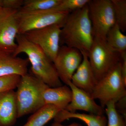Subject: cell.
Listing matches in <instances>:
<instances>
[{"label":"cell","instance_id":"cell-1","mask_svg":"<svg viewBox=\"0 0 126 126\" xmlns=\"http://www.w3.org/2000/svg\"><path fill=\"white\" fill-rule=\"evenodd\" d=\"M93 40L87 4L68 16L61 28L60 45L66 46L88 54Z\"/></svg>","mask_w":126,"mask_h":126},{"label":"cell","instance_id":"cell-2","mask_svg":"<svg viewBox=\"0 0 126 126\" xmlns=\"http://www.w3.org/2000/svg\"><path fill=\"white\" fill-rule=\"evenodd\" d=\"M17 47L13 53L17 56L24 53L31 64V73L50 87L63 86L54 64L38 46L30 41L23 34L16 38Z\"/></svg>","mask_w":126,"mask_h":126},{"label":"cell","instance_id":"cell-3","mask_svg":"<svg viewBox=\"0 0 126 126\" xmlns=\"http://www.w3.org/2000/svg\"><path fill=\"white\" fill-rule=\"evenodd\" d=\"M48 87L31 73L21 77L16 92L18 118L34 113L45 106L43 93Z\"/></svg>","mask_w":126,"mask_h":126},{"label":"cell","instance_id":"cell-4","mask_svg":"<svg viewBox=\"0 0 126 126\" xmlns=\"http://www.w3.org/2000/svg\"><path fill=\"white\" fill-rule=\"evenodd\" d=\"M126 88L122 78L120 62L97 82L91 96L94 100L98 99L100 106L105 109L109 102L113 101L116 103L126 96Z\"/></svg>","mask_w":126,"mask_h":126},{"label":"cell","instance_id":"cell-5","mask_svg":"<svg viewBox=\"0 0 126 126\" xmlns=\"http://www.w3.org/2000/svg\"><path fill=\"white\" fill-rule=\"evenodd\" d=\"M88 55L97 82L121 61V54L111 49L106 40L96 38H94Z\"/></svg>","mask_w":126,"mask_h":126},{"label":"cell","instance_id":"cell-6","mask_svg":"<svg viewBox=\"0 0 126 126\" xmlns=\"http://www.w3.org/2000/svg\"><path fill=\"white\" fill-rule=\"evenodd\" d=\"M70 13L52 10L42 11H26L19 10L16 13L19 34H24L32 31L55 24L63 26Z\"/></svg>","mask_w":126,"mask_h":126},{"label":"cell","instance_id":"cell-7","mask_svg":"<svg viewBox=\"0 0 126 126\" xmlns=\"http://www.w3.org/2000/svg\"><path fill=\"white\" fill-rule=\"evenodd\" d=\"M88 6L94 38L106 40L108 32L116 24L111 0H90Z\"/></svg>","mask_w":126,"mask_h":126},{"label":"cell","instance_id":"cell-8","mask_svg":"<svg viewBox=\"0 0 126 126\" xmlns=\"http://www.w3.org/2000/svg\"><path fill=\"white\" fill-rule=\"evenodd\" d=\"M63 26L61 24L52 25L23 35L27 40L38 46L54 63L60 47V33Z\"/></svg>","mask_w":126,"mask_h":126},{"label":"cell","instance_id":"cell-9","mask_svg":"<svg viewBox=\"0 0 126 126\" xmlns=\"http://www.w3.org/2000/svg\"><path fill=\"white\" fill-rule=\"evenodd\" d=\"M18 11L3 7L0 10V50L13 54L17 47L16 38L19 34Z\"/></svg>","mask_w":126,"mask_h":126},{"label":"cell","instance_id":"cell-10","mask_svg":"<svg viewBox=\"0 0 126 126\" xmlns=\"http://www.w3.org/2000/svg\"><path fill=\"white\" fill-rule=\"evenodd\" d=\"M78 50L65 45L60 46L54 62L55 67L61 81L67 85L82 60Z\"/></svg>","mask_w":126,"mask_h":126},{"label":"cell","instance_id":"cell-11","mask_svg":"<svg viewBox=\"0 0 126 126\" xmlns=\"http://www.w3.org/2000/svg\"><path fill=\"white\" fill-rule=\"evenodd\" d=\"M67 86L70 88L72 92L71 101L65 110L71 112H75L78 110H83L90 114L103 115L105 110L98 105L91 94L77 87L69 81Z\"/></svg>","mask_w":126,"mask_h":126},{"label":"cell","instance_id":"cell-12","mask_svg":"<svg viewBox=\"0 0 126 126\" xmlns=\"http://www.w3.org/2000/svg\"><path fill=\"white\" fill-rule=\"evenodd\" d=\"M81 63L72 76L71 82L77 87L92 94L97 83L89 60L87 53L81 52Z\"/></svg>","mask_w":126,"mask_h":126},{"label":"cell","instance_id":"cell-13","mask_svg":"<svg viewBox=\"0 0 126 126\" xmlns=\"http://www.w3.org/2000/svg\"><path fill=\"white\" fill-rule=\"evenodd\" d=\"M17 117L16 92L14 90L0 93V126H12Z\"/></svg>","mask_w":126,"mask_h":126},{"label":"cell","instance_id":"cell-14","mask_svg":"<svg viewBox=\"0 0 126 126\" xmlns=\"http://www.w3.org/2000/svg\"><path fill=\"white\" fill-rule=\"evenodd\" d=\"M28 59L21 58L0 50V77L11 75L23 76L28 73Z\"/></svg>","mask_w":126,"mask_h":126},{"label":"cell","instance_id":"cell-15","mask_svg":"<svg viewBox=\"0 0 126 126\" xmlns=\"http://www.w3.org/2000/svg\"><path fill=\"white\" fill-rule=\"evenodd\" d=\"M72 97L71 89L66 85L57 87H48L43 93L45 105H53L61 110H65L71 101Z\"/></svg>","mask_w":126,"mask_h":126},{"label":"cell","instance_id":"cell-16","mask_svg":"<svg viewBox=\"0 0 126 126\" xmlns=\"http://www.w3.org/2000/svg\"><path fill=\"white\" fill-rule=\"evenodd\" d=\"M73 118L82 121L87 126H107V118L104 115L71 112L65 110H61L54 119L55 122L61 123L67 119Z\"/></svg>","mask_w":126,"mask_h":126},{"label":"cell","instance_id":"cell-17","mask_svg":"<svg viewBox=\"0 0 126 126\" xmlns=\"http://www.w3.org/2000/svg\"><path fill=\"white\" fill-rule=\"evenodd\" d=\"M61 110L53 105H46L36 111L23 126H44L54 119Z\"/></svg>","mask_w":126,"mask_h":126},{"label":"cell","instance_id":"cell-18","mask_svg":"<svg viewBox=\"0 0 126 126\" xmlns=\"http://www.w3.org/2000/svg\"><path fill=\"white\" fill-rule=\"evenodd\" d=\"M106 41L110 48L121 54L126 52V36L115 24L108 32Z\"/></svg>","mask_w":126,"mask_h":126},{"label":"cell","instance_id":"cell-19","mask_svg":"<svg viewBox=\"0 0 126 126\" xmlns=\"http://www.w3.org/2000/svg\"><path fill=\"white\" fill-rule=\"evenodd\" d=\"M62 0H25L20 10L26 11H42L53 9Z\"/></svg>","mask_w":126,"mask_h":126},{"label":"cell","instance_id":"cell-20","mask_svg":"<svg viewBox=\"0 0 126 126\" xmlns=\"http://www.w3.org/2000/svg\"><path fill=\"white\" fill-rule=\"evenodd\" d=\"M111 0L113 7L116 24L123 33L126 30V0Z\"/></svg>","mask_w":126,"mask_h":126},{"label":"cell","instance_id":"cell-21","mask_svg":"<svg viewBox=\"0 0 126 126\" xmlns=\"http://www.w3.org/2000/svg\"><path fill=\"white\" fill-rule=\"evenodd\" d=\"M115 102L111 101L106 104L105 113L108 117V126H126V118L117 110Z\"/></svg>","mask_w":126,"mask_h":126},{"label":"cell","instance_id":"cell-22","mask_svg":"<svg viewBox=\"0 0 126 126\" xmlns=\"http://www.w3.org/2000/svg\"><path fill=\"white\" fill-rule=\"evenodd\" d=\"M90 0H62L58 6L52 9L55 11L70 13L82 9L88 4Z\"/></svg>","mask_w":126,"mask_h":126},{"label":"cell","instance_id":"cell-23","mask_svg":"<svg viewBox=\"0 0 126 126\" xmlns=\"http://www.w3.org/2000/svg\"><path fill=\"white\" fill-rule=\"evenodd\" d=\"M21 77L17 75L0 77V93L14 90L17 88L20 81Z\"/></svg>","mask_w":126,"mask_h":126},{"label":"cell","instance_id":"cell-24","mask_svg":"<svg viewBox=\"0 0 126 126\" xmlns=\"http://www.w3.org/2000/svg\"><path fill=\"white\" fill-rule=\"evenodd\" d=\"M23 0H0L1 4L3 8L19 10L24 3Z\"/></svg>","mask_w":126,"mask_h":126},{"label":"cell","instance_id":"cell-25","mask_svg":"<svg viewBox=\"0 0 126 126\" xmlns=\"http://www.w3.org/2000/svg\"><path fill=\"white\" fill-rule=\"evenodd\" d=\"M117 110L126 118V96L119 99L115 104Z\"/></svg>","mask_w":126,"mask_h":126},{"label":"cell","instance_id":"cell-26","mask_svg":"<svg viewBox=\"0 0 126 126\" xmlns=\"http://www.w3.org/2000/svg\"><path fill=\"white\" fill-rule=\"evenodd\" d=\"M121 73L123 81L126 85V52L121 54Z\"/></svg>","mask_w":126,"mask_h":126},{"label":"cell","instance_id":"cell-27","mask_svg":"<svg viewBox=\"0 0 126 126\" xmlns=\"http://www.w3.org/2000/svg\"><path fill=\"white\" fill-rule=\"evenodd\" d=\"M51 126H82L81 125L77 123H73L72 124H70V125L68 126H63L61 124V123H60L57 122H54L52 124Z\"/></svg>","mask_w":126,"mask_h":126},{"label":"cell","instance_id":"cell-28","mask_svg":"<svg viewBox=\"0 0 126 126\" xmlns=\"http://www.w3.org/2000/svg\"><path fill=\"white\" fill-rule=\"evenodd\" d=\"M2 8V6H1V4L0 0V10Z\"/></svg>","mask_w":126,"mask_h":126}]
</instances>
